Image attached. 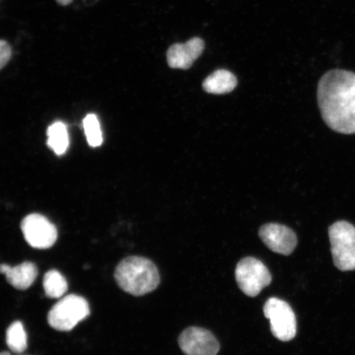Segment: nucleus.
Returning <instances> with one entry per match:
<instances>
[{
    "instance_id": "f257e3e1",
    "label": "nucleus",
    "mask_w": 355,
    "mask_h": 355,
    "mask_svg": "<svg viewBox=\"0 0 355 355\" xmlns=\"http://www.w3.org/2000/svg\"><path fill=\"white\" fill-rule=\"evenodd\" d=\"M318 101L327 125L343 135L355 133V73L335 69L318 83Z\"/></svg>"
},
{
    "instance_id": "f03ea898",
    "label": "nucleus",
    "mask_w": 355,
    "mask_h": 355,
    "mask_svg": "<svg viewBox=\"0 0 355 355\" xmlns=\"http://www.w3.org/2000/svg\"><path fill=\"white\" fill-rule=\"evenodd\" d=\"M114 278L123 291L135 296L153 292L159 284L157 266L143 257H128L117 266Z\"/></svg>"
},
{
    "instance_id": "7ed1b4c3",
    "label": "nucleus",
    "mask_w": 355,
    "mask_h": 355,
    "mask_svg": "<svg viewBox=\"0 0 355 355\" xmlns=\"http://www.w3.org/2000/svg\"><path fill=\"white\" fill-rule=\"evenodd\" d=\"M90 314V307L83 297L69 295L63 297L53 306L48 313L49 325L60 331L73 330Z\"/></svg>"
},
{
    "instance_id": "20e7f679",
    "label": "nucleus",
    "mask_w": 355,
    "mask_h": 355,
    "mask_svg": "<svg viewBox=\"0 0 355 355\" xmlns=\"http://www.w3.org/2000/svg\"><path fill=\"white\" fill-rule=\"evenodd\" d=\"M333 261L343 272L355 270V227L347 221L340 220L329 228Z\"/></svg>"
},
{
    "instance_id": "39448f33",
    "label": "nucleus",
    "mask_w": 355,
    "mask_h": 355,
    "mask_svg": "<svg viewBox=\"0 0 355 355\" xmlns=\"http://www.w3.org/2000/svg\"><path fill=\"white\" fill-rule=\"evenodd\" d=\"M235 279L243 294L256 297L272 282V275L260 260L248 257L239 261Z\"/></svg>"
},
{
    "instance_id": "423d86ee",
    "label": "nucleus",
    "mask_w": 355,
    "mask_h": 355,
    "mask_svg": "<svg viewBox=\"0 0 355 355\" xmlns=\"http://www.w3.org/2000/svg\"><path fill=\"white\" fill-rule=\"evenodd\" d=\"M265 317L270 320V331L282 341L295 338L297 332L296 317L294 311L286 301L270 298L263 308Z\"/></svg>"
},
{
    "instance_id": "0eeeda50",
    "label": "nucleus",
    "mask_w": 355,
    "mask_h": 355,
    "mask_svg": "<svg viewBox=\"0 0 355 355\" xmlns=\"http://www.w3.org/2000/svg\"><path fill=\"white\" fill-rule=\"evenodd\" d=\"M21 229L26 241L38 250H47L57 241L58 232L55 225L42 215L26 216L21 221Z\"/></svg>"
},
{
    "instance_id": "6e6552de",
    "label": "nucleus",
    "mask_w": 355,
    "mask_h": 355,
    "mask_svg": "<svg viewBox=\"0 0 355 355\" xmlns=\"http://www.w3.org/2000/svg\"><path fill=\"white\" fill-rule=\"evenodd\" d=\"M179 345L186 355H217L220 350L219 343L212 333L195 327L181 333Z\"/></svg>"
},
{
    "instance_id": "1a4fd4ad",
    "label": "nucleus",
    "mask_w": 355,
    "mask_h": 355,
    "mask_svg": "<svg viewBox=\"0 0 355 355\" xmlns=\"http://www.w3.org/2000/svg\"><path fill=\"white\" fill-rule=\"evenodd\" d=\"M259 234L265 245L279 254L290 255L297 245L296 234L286 225L266 224L261 226Z\"/></svg>"
},
{
    "instance_id": "9d476101",
    "label": "nucleus",
    "mask_w": 355,
    "mask_h": 355,
    "mask_svg": "<svg viewBox=\"0 0 355 355\" xmlns=\"http://www.w3.org/2000/svg\"><path fill=\"white\" fill-rule=\"evenodd\" d=\"M204 50L202 39L194 37L186 43L173 44L167 51V63L171 69H188Z\"/></svg>"
},
{
    "instance_id": "9b49d317",
    "label": "nucleus",
    "mask_w": 355,
    "mask_h": 355,
    "mask_svg": "<svg viewBox=\"0 0 355 355\" xmlns=\"http://www.w3.org/2000/svg\"><path fill=\"white\" fill-rule=\"evenodd\" d=\"M0 273L6 276L10 285L17 290L25 291L32 286L37 279L38 269L31 261H24L16 266L0 264Z\"/></svg>"
},
{
    "instance_id": "f8f14e48",
    "label": "nucleus",
    "mask_w": 355,
    "mask_h": 355,
    "mask_svg": "<svg viewBox=\"0 0 355 355\" xmlns=\"http://www.w3.org/2000/svg\"><path fill=\"white\" fill-rule=\"evenodd\" d=\"M237 86V78L225 69L215 71L202 83L204 91L211 94L221 95L232 92Z\"/></svg>"
},
{
    "instance_id": "ddd939ff",
    "label": "nucleus",
    "mask_w": 355,
    "mask_h": 355,
    "mask_svg": "<svg viewBox=\"0 0 355 355\" xmlns=\"http://www.w3.org/2000/svg\"><path fill=\"white\" fill-rule=\"evenodd\" d=\"M47 145L57 155H63L69 146L67 126L63 122H55L47 130Z\"/></svg>"
},
{
    "instance_id": "4468645a",
    "label": "nucleus",
    "mask_w": 355,
    "mask_h": 355,
    "mask_svg": "<svg viewBox=\"0 0 355 355\" xmlns=\"http://www.w3.org/2000/svg\"><path fill=\"white\" fill-rule=\"evenodd\" d=\"M44 293L49 298H62L68 291V283L60 272L56 270H49L43 279Z\"/></svg>"
},
{
    "instance_id": "2eb2a0df",
    "label": "nucleus",
    "mask_w": 355,
    "mask_h": 355,
    "mask_svg": "<svg viewBox=\"0 0 355 355\" xmlns=\"http://www.w3.org/2000/svg\"><path fill=\"white\" fill-rule=\"evenodd\" d=\"M6 343L12 352L21 354L25 352L28 347V336L21 322H15L8 328Z\"/></svg>"
},
{
    "instance_id": "dca6fc26",
    "label": "nucleus",
    "mask_w": 355,
    "mask_h": 355,
    "mask_svg": "<svg viewBox=\"0 0 355 355\" xmlns=\"http://www.w3.org/2000/svg\"><path fill=\"white\" fill-rule=\"evenodd\" d=\"M83 128L85 131L87 143L92 148H97L103 143V135L98 118L94 114H89L83 119Z\"/></svg>"
},
{
    "instance_id": "f3484780",
    "label": "nucleus",
    "mask_w": 355,
    "mask_h": 355,
    "mask_svg": "<svg viewBox=\"0 0 355 355\" xmlns=\"http://www.w3.org/2000/svg\"><path fill=\"white\" fill-rule=\"evenodd\" d=\"M12 50L8 44L3 40H0V70L6 66L11 59Z\"/></svg>"
},
{
    "instance_id": "a211bd4d",
    "label": "nucleus",
    "mask_w": 355,
    "mask_h": 355,
    "mask_svg": "<svg viewBox=\"0 0 355 355\" xmlns=\"http://www.w3.org/2000/svg\"><path fill=\"white\" fill-rule=\"evenodd\" d=\"M57 3L60 4L62 6H69L72 3L73 0H56Z\"/></svg>"
},
{
    "instance_id": "6ab92c4d",
    "label": "nucleus",
    "mask_w": 355,
    "mask_h": 355,
    "mask_svg": "<svg viewBox=\"0 0 355 355\" xmlns=\"http://www.w3.org/2000/svg\"><path fill=\"white\" fill-rule=\"evenodd\" d=\"M0 355H11V354L8 352H2V353H0Z\"/></svg>"
}]
</instances>
